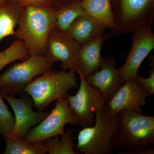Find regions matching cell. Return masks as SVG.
Segmentation results:
<instances>
[{"label": "cell", "instance_id": "cell-10", "mask_svg": "<svg viewBox=\"0 0 154 154\" xmlns=\"http://www.w3.org/2000/svg\"><path fill=\"white\" fill-rule=\"evenodd\" d=\"M12 107L15 114V124L11 134L15 137L24 139L28 131L44 119L48 112H35L33 110L34 103L27 93L22 92L19 98L0 93Z\"/></svg>", "mask_w": 154, "mask_h": 154}, {"label": "cell", "instance_id": "cell-13", "mask_svg": "<svg viewBox=\"0 0 154 154\" xmlns=\"http://www.w3.org/2000/svg\"><path fill=\"white\" fill-rule=\"evenodd\" d=\"M116 64V60L113 57H104L100 68L86 78L89 84L101 92L106 103L122 85L120 72L115 67Z\"/></svg>", "mask_w": 154, "mask_h": 154}, {"label": "cell", "instance_id": "cell-17", "mask_svg": "<svg viewBox=\"0 0 154 154\" xmlns=\"http://www.w3.org/2000/svg\"><path fill=\"white\" fill-rule=\"evenodd\" d=\"M81 6L87 14L92 16L110 30L115 21L110 0H82Z\"/></svg>", "mask_w": 154, "mask_h": 154}, {"label": "cell", "instance_id": "cell-8", "mask_svg": "<svg viewBox=\"0 0 154 154\" xmlns=\"http://www.w3.org/2000/svg\"><path fill=\"white\" fill-rule=\"evenodd\" d=\"M67 124L79 125V122L72 112L66 97L56 101L55 107L39 124L28 131L24 140L29 143L42 142L64 133Z\"/></svg>", "mask_w": 154, "mask_h": 154}, {"label": "cell", "instance_id": "cell-25", "mask_svg": "<svg viewBox=\"0 0 154 154\" xmlns=\"http://www.w3.org/2000/svg\"><path fill=\"white\" fill-rule=\"evenodd\" d=\"M82 0H52V6L57 9L69 3L79 2Z\"/></svg>", "mask_w": 154, "mask_h": 154}, {"label": "cell", "instance_id": "cell-6", "mask_svg": "<svg viewBox=\"0 0 154 154\" xmlns=\"http://www.w3.org/2000/svg\"><path fill=\"white\" fill-rule=\"evenodd\" d=\"M45 56H30L22 62L14 63L0 75L1 93L14 96L22 93L27 85L38 75L52 70Z\"/></svg>", "mask_w": 154, "mask_h": 154}, {"label": "cell", "instance_id": "cell-24", "mask_svg": "<svg viewBox=\"0 0 154 154\" xmlns=\"http://www.w3.org/2000/svg\"><path fill=\"white\" fill-rule=\"evenodd\" d=\"M23 6H35L39 7L52 6V0H13Z\"/></svg>", "mask_w": 154, "mask_h": 154}, {"label": "cell", "instance_id": "cell-1", "mask_svg": "<svg viewBox=\"0 0 154 154\" xmlns=\"http://www.w3.org/2000/svg\"><path fill=\"white\" fill-rule=\"evenodd\" d=\"M55 23L56 9L52 5L24 6L14 36L23 42L30 56H45Z\"/></svg>", "mask_w": 154, "mask_h": 154}, {"label": "cell", "instance_id": "cell-5", "mask_svg": "<svg viewBox=\"0 0 154 154\" xmlns=\"http://www.w3.org/2000/svg\"><path fill=\"white\" fill-rule=\"evenodd\" d=\"M115 25L105 39L134 33L154 22V0H110Z\"/></svg>", "mask_w": 154, "mask_h": 154}, {"label": "cell", "instance_id": "cell-19", "mask_svg": "<svg viewBox=\"0 0 154 154\" xmlns=\"http://www.w3.org/2000/svg\"><path fill=\"white\" fill-rule=\"evenodd\" d=\"M74 130L69 129L63 134L57 136L44 141L47 153L49 154H80L75 149Z\"/></svg>", "mask_w": 154, "mask_h": 154}, {"label": "cell", "instance_id": "cell-21", "mask_svg": "<svg viewBox=\"0 0 154 154\" xmlns=\"http://www.w3.org/2000/svg\"><path fill=\"white\" fill-rule=\"evenodd\" d=\"M30 56L23 42L17 39L8 48L0 51V71L9 64L18 60H25Z\"/></svg>", "mask_w": 154, "mask_h": 154}, {"label": "cell", "instance_id": "cell-4", "mask_svg": "<svg viewBox=\"0 0 154 154\" xmlns=\"http://www.w3.org/2000/svg\"><path fill=\"white\" fill-rule=\"evenodd\" d=\"M120 126L119 115L109 113L106 104L96 112L94 126L79 131L75 149L85 154H111V141Z\"/></svg>", "mask_w": 154, "mask_h": 154}, {"label": "cell", "instance_id": "cell-22", "mask_svg": "<svg viewBox=\"0 0 154 154\" xmlns=\"http://www.w3.org/2000/svg\"><path fill=\"white\" fill-rule=\"evenodd\" d=\"M3 99L0 94V134L4 136L11 133L15 120Z\"/></svg>", "mask_w": 154, "mask_h": 154}, {"label": "cell", "instance_id": "cell-16", "mask_svg": "<svg viewBox=\"0 0 154 154\" xmlns=\"http://www.w3.org/2000/svg\"><path fill=\"white\" fill-rule=\"evenodd\" d=\"M24 7L13 0L0 5V42L8 36H14Z\"/></svg>", "mask_w": 154, "mask_h": 154}, {"label": "cell", "instance_id": "cell-12", "mask_svg": "<svg viewBox=\"0 0 154 154\" xmlns=\"http://www.w3.org/2000/svg\"><path fill=\"white\" fill-rule=\"evenodd\" d=\"M148 96L147 93L136 79L129 80L122 84L106 105L112 115H117L122 110L142 113L141 107L146 104Z\"/></svg>", "mask_w": 154, "mask_h": 154}, {"label": "cell", "instance_id": "cell-11", "mask_svg": "<svg viewBox=\"0 0 154 154\" xmlns=\"http://www.w3.org/2000/svg\"><path fill=\"white\" fill-rule=\"evenodd\" d=\"M80 47L66 32L54 28L50 33L45 56L51 63L60 62L63 70L69 69L76 72Z\"/></svg>", "mask_w": 154, "mask_h": 154}, {"label": "cell", "instance_id": "cell-7", "mask_svg": "<svg viewBox=\"0 0 154 154\" xmlns=\"http://www.w3.org/2000/svg\"><path fill=\"white\" fill-rule=\"evenodd\" d=\"M80 79V87L75 95L66 96L72 112L82 128L94 126L96 112L106 104L104 96L97 88L91 86L80 72H77Z\"/></svg>", "mask_w": 154, "mask_h": 154}, {"label": "cell", "instance_id": "cell-20", "mask_svg": "<svg viewBox=\"0 0 154 154\" xmlns=\"http://www.w3.org/2000/svg\"><path fill=\"white\" fill-rule=\"evenodd\" d=\"M85 14L80 2L64 5L56 9L55 28L66 32L76 19Z\"/></svg>", "mask_w": 154, "mask_h": 154}, {"label": "cell", "instance_id": "cell-18", "mask_svg": "<svg viewBox=\"0 0 154 154\" xmlns=\"http://www.w3.org/2000/svg\"><path fill=\"white\" fill-rule=\"evenodd\" d=\"M6 146L5 154H45L47 153L44 142L29 143L24 139L9 133L3 136Z\"/></svg>", "mask_w": 154, "mask_h": 154}, {"label": "cell", "instance_id": "cell-9", "mask_svg": "<svg viewBox=\"0 0 154 154\" xmlns=\"http://www.w3.org/2000/svg\"><path fill=\"white\" fill-rule=\"evenodd\" d=\"M133 34L132 44L123 66L119 69L123 84L129 80L136 79L139 75L141 65L154 49V33L152 26H145Z\"/></svg>", "mask_w": 154, "mask_h": 154}, {"label": "cell", "instance_id": "cell-14", "mask_svg": "<svg viewBox=\"0 0 154 154\" xmlns=\"http://www.w3.org/2000/svg\"><path fill=\"white\" fill-rule=\"evenodd\" d=\"M106 28L98 20L86 13L76 19L66 33L81 45L106 36Z\"/></svg>", "mask_w": 154, "mask_h": 154}, {"label": "cell", "instance_id": "cell-23", "mask_svg": "<svg viewBox=\"0 0 154 154\" xmlns=\"http://www.w3.org/2000/svg\"><path fill=\"white\" fill-rule=\"evenodd\" d=\"M150 70L149 72V77L144 78L139 75L136 79L137 82L147 93L148 96L154 94V57L151 56L149 62Z\"/></svg>", "mask_w": 154, "mask_h": 154}, {"label": "cell", "instance_id": "cell-15", "mask_svg": "<svg viewBox=\"0 0 154 154\" xmlns=\"http://www.w3.org/2000/svg\"><path fill=\"white\" fill-rule=\"evenodd\" d=\"M105 36L93 39L81 45L78 59L76 72H80L85 78L94 73L101 67L104 57L101 50Z\"/></svg>", "mask_w": 154, "mask_h": 154}, {"label": "cell", "instance_id": "cell-26", "mask_svg": "<svg viewBox=\"0 0 154 154\" xmlns=\"http://www.w3.org/2000/svg\"><path fill=\"white\" fill-rule=\"evenodd\" d=\"M8 0H0V5L5 3V2H7Z\"/></svg>", "mask_w": 154, "mask_h": 154}, {"label": "cell", "instance_id": "cell-2", "mask_svg": "<svg viewBox=\"0 0 154 154\" xmlns=\"http://www.w3.org/2000/svg\"><path fill=\"white\" fill-rule=\"evenodd\" d=\"M120 126L111 140L113 149L124 148L119 154H154V116L122 110Z\"/></svg>", "mask_w": 154, "mask_h": 154}, {"label": "cell", "instance_id": "cell-3", "mask_svg": "<svg viewBox=\"0 0 154 154\" xmlns=\"http://www.w3.org/2000/svg\"><path fill=\"white\" fill-rule=\"evenodd\" d=\"M77 74L71 70H51L33 79L23 92L32 98L37 111L42 112L51 102L66 97L69 91L78 88Z\"/></svg>", "mask_w": 154, "mask_h": 154}]
</instances>
